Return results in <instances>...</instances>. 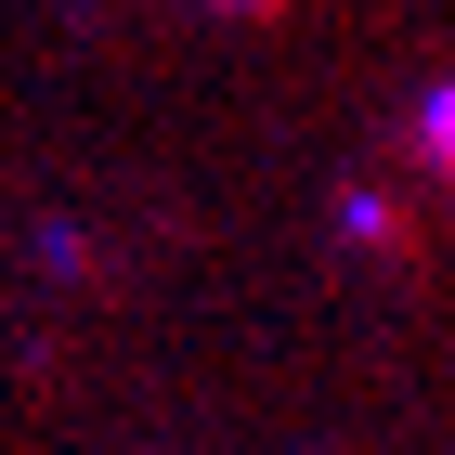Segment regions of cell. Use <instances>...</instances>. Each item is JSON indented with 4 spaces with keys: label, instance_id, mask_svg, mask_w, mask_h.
<instances>
[{
    "label": "cell",
    "instance_id": "6da1fadb",
    "mask_svg": "<svg viewBox=\"0 0 455 455\" xmlns=\"http://www.w3.org/2000/svg\"><path fill=\"white\" fill-rule=\"evenodd\" d=\"M429 156H443V170H455V92H443V105H429Z\"/></svg>",
    "mask_w": 455,
    "mask_h": 455
}]
</instances>
